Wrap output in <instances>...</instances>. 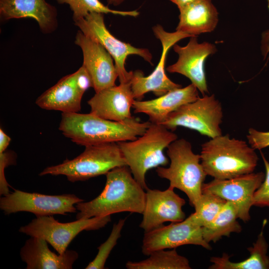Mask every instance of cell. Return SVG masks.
<instances>
[{
	"label": "cell",
	"instance_id": "1",
	"mask_svg": "<svg viewBox=\"0 0 269 269\" xmlns=\"http://www.w3.org/2000/svg\"><path fill=\"white\" fill-rule=\"evenodd\" d=\"M101 193L94 199L76 205V219L103 217L129 212L142 214L146 192L133 176L127 165L117 167L106 174Z\"/></svg>",
	"mask_w": 269,
	"mask_h": 269
},
{
	"label": "cell",
	"instance_id": "2",
	"mask_svg": "<svg viewBox=\"0 0 269 269\" xmlns=\"http://www.w3.org/2000/svg\"><path fill=\"white\" fill-rule=\"evenodd\" d=\"M134 117L125 122L102 118L91 113H62L59 130L73 142L84 146L133 140L142 135L150 125Z\"/></svg>",
	"mask_w": 269,
	"mask_h": 269
},
{
	"label": "cell",
	"instance_id": "3",
	"mask_svg": "<svg viewBox=\"0 0 269 269\" xmlns=\"http://www.w3.org/2000/svg\"><path fill=\"white\" fill-rule=\"evenodd\" d=\"M201 162L207 174L217 179H230L254 172L259 157L246 141L229 134L211 138L202 144Z\"/></svg>",
	"mask_w": 269,
	"mask_h": 269
},
{
	"label": "cell",
	"instance_id": "4",
	"mask_svg": "<svg viewBox=\"0 0 269 269\" xmlns=\"http://www.w3.org/2000/svg\"><path fill=\"white\" fill-rule=\"evenodd\" d=\"M177 137L176 134L162 125L151 123L145 132L136 139L117 142L127 165L144 189L148 188L146 172L168 163L163 151Z\"/></svg>",
	"mask_w": 269,
	"mask_h": 269
},
{
	"label": "cell",
	"instance_id": "5",
	"mask_svg": "<svg viewBox=\"0 0 269 269\" xmlns=\"http://www.w3.org/2000/svg\"><path fill=\"white\" fill-rule=\"evenodd\" d=\"M166 153L170 165L168 167H156L158 176L169 180V186L183 192L194 208L200 199L207 175L200 154L194 153L191 143L184 138L172 142L167 147Z\"/></svg>",
	"mask_w": 269,
	"mask_h": 269
},
{
	"label": "cell",
	"instance_id": "6",
	"mask_svg": "<svg viewBox=\"0 0 269 269\" xmlns=\"http://www.w3.org/2000/svg\"><path fill=\"white\" fill-rule=\"evenodd\" d=\"M124 165L127 164L117 142H108L86 146L76 157L47 167L39 175H63L74 182L106 175L113 168Z\"/></svg>",
	"mask_w": 269,
	"mask_h": 269
},
{
	"label": "cell",
	"instance_id": "7",
	"mask_svg": "<svg viewBox=\"0 0 269 269\" xmlns=\"http://www.w3.org/2000/svg\"><path fill=\"white\" fill-rule=\"evenodd\" d=\"M223 116L221 104L215 95H204L180 107L161 125L172 132L178 127L188 128L211 138L222 134Z\"/></svg>",
	"mask_w": 269,
	"mask_h": 269
},
{
	"label": "cell",
	"instance_id": "8",
	"mask_svg": "<svg viewBox=\"0 0 269 269\" xmlns=\"http://www.w3.org/2000/svg\"><path fill=\"white\" fill-rule=\"evenodd\" d=\"M74 24L85 35L100 43L113 57L120 83L131 82L133 71L125 68L127 57L136 55L152 64V56L148 49L137 48L115 37L107 29L104 21V14L91 12L84 18L73 21Z\"/></svg>",
	"mask_w": 269,
	"mask_h": 269
},
{
	"label": "cell",
	"instance_id": "9",
	"mask_svg": "<svg viewBox=\"0 0 269 269\" xmlns=\"http://www.w3.org/2000/svg\"><path fill=\"white\" fill-rule=\"evenodd\" d=\"M111 215L77 219L61 223L52 216L36 217L19 232L30 237L45 240L59 254H64L71 241L83 231H91L105 227L111 221Z\"/></svg>",
	"mask_w": 269,
	"mask_h": 269
},
{
	"label": "cell",
	"instance_id": "10",
	"mask_svg": "<svg viewBox=\"0 0 269 269\" xmlns=\"http://www.w3.org/2000/svg\"><path fill=\"white\" fill-rule=\"evenodd\" d=\"M83 201L74 194L50 195L14 190L0 198V208L6 215L28 212L36 217L67 215L75 213L76 205Z\"/></svg>",
	"mask_w": 269,
	"mask_h": 269
},
{
	"label": "cell",
	"instance_id": "11",
	"mask_svg": "<svg viewBox=\"0 0 269 269\" xmlns=\"http://www.w3.org/2000/svg\"><path fill=\"white\" fill-rule=\"evenodd\" d=\"M152 30L161 43L162 52L158 64L149 75L144 76L143 72L139 70L133 71L131 88L136 100H141L144 94L149 92L159 97L171 90L181 87L180 85L172 81L166 74L165 64L166 56L169 49L177 42L192 36L178 31L167 32L159 24L154 26Z\"/></svg>",
	"mask_w": 269,
	"mask_h": 269
},
{
	"label": "cell",
	"instance_id": "12",
	"mask_svg": "<svg viewBox=\"0 0 269 269\" xmlns=\"http://www.w3.org/2000/svg\"><path fill=\"white\" fill-rule=\"evenodd\" d=\"M185 245L200 246L211 250L209 243L204 240L202 227L195 221L191 214L179 222L162 225L145 232L142 241L141 252L149 256L152 253L167 249H175Z\"/></svg>",
	"mask_w": 269,
	"mask_h": 269
},
{
	"label": "cell",
	"instance_id": "13",
	"mask_svg": "<svg viewBox=\"0 0 269 269\" xmlns=\"http://www.w3.org/2000/svg\"><path fill=\"white\" fill-rule=\"evenodd\" d=\"M92 87L91 78L82 65L74 73L61 78L36 100L40 108L62 113H78L84 93Z\"/></svg>",
	"mask_w": 269,
	"mask_h": 269
},
{
	"label": "cell",
	"instance_id": "14",
	"mask_svg": "<svg viewBox=\"0 0 269 269\" xmlns=\"http://www.w3.org/2000/svg\"><path fill=\"white\" fill-rule=\"evenodd\" d=\"M265 177L263 172H252L227 179H214L203 183L202 192L216 194L237 208L238 218L244 222L251 219L250 211L253 206V198Z\"/></svg>",
	"mask_w": 269,
	"mask_h": 269
},
{
	"label": "cell",
	"instance_id": "15",
	"mask_svg": "<svg viewBox=\"0 0 269 269\" xmlns=\"http://www.w3.org/2000/svg\"><path fill=\"white\" fill-rule=\"evenodd\" d=\"M74 43L81 49L82 66L91 78L95 93L116 85L118 73L114 59L108 51L80 30L76 33Z\"/></svg>",
	"mask_w": 269,
	"mask_h": 269
},
{
	"label": "cell",
	"instance_id": "16",
	"mask_svg": "<svg viewBox=\"0 0 269 269\" xmlns=\"http://www.w3.org/2000/svg\"><path fill=\"white\" fill-rule=\"evenodd\" d=\"M171 186L165 190H146L143 217L139 227L145 232L157 228L166 222H179L185 219L182 207L185 200L174 191Z\"/></svg>",
	"mask_w": 269,
	"mask_h": 269
},
{
	"label": "cell",
	"instance_id": "17",
	"mask_svg": "<svg viewBox=\"0 0 269 269\" xmlns=\"http://www.w3.org/2000/svg\"><path fill=\"white\" fill-rule=\"evenodd\" d=\"M174 51L178 55L177 61L166 68L169 73H177L188 78L203 95L208 93L204 63L206 58L217 51L216 46L208 42L198 43L197 36L190 37L185 46L175 44Z\"/></svg>",
	"mask_w": 269,
	"mask_h": 269
},
{
	"label": "cell",
	"instance_id": "18",
	"mask_svg": "<svg viewBox=\"0 0 269 269\" xmlns=\"http://www.w3.org/2000/svg\"><path fill=\"white\" fill-rule=\"evenodd\" d=\"M134 100L129 82L95 93L87 103L90 113L106 120L125 122L133 118L131 110Z\"/></svg>",
	"mask_w": 269,
	"mask_h": 269
},
{
	"label": "cell",
	"instance_id": "19",
	"mask_svg": "<svg viewBox=\"0 0 269 269\" xmlns=\"http://www.w3.org/2000/svg\"><path fill=\"white\" fill-rule=\"evenodd\" d=\"M57 8L46 0H0V19L32 18L38 23L41 31L50 34L57 28Z\"/></svg>",
	"mask_w": 269,
	"mask_h": 269
},
{
	"label": "cell",
	"instance_id": "20",
	"mask_svg": "<svg viewBox=\"0 0 269 269\" xmlns=\"http://www.w3.org/2000/svg\"><path fill=\"white\" fill-rule=\"evenodd\" d=\"M199 98L198 90L191 83L185 87L171 90L154 99L135 100L132 108L134 113L147 115L151 123L162 124L170 114L181 106L192 102Z\"/></svg>",
	"mask_w": 269,
	"mask_h": 269
},
{
	"label": "cell",
	"instance_id": "21",
	"mask_svg": "<svg viewBox=\"0 0 269 269\" xmlns=\"http://www.w3.org/2000/svg\"><path fill=\"white\" fill-rule=\"evenodd\" d=\"M45 240L31 237L21 248L20 255L27 269H71L78 258L75 251L56 254L49 249Z\"/></svg>",
	"mask_w": 269,
	"mask_h": 269
},
{
	"label": "cell",
	"instance_id": "22",
	"mask_svg": "<svg viewBox=\"0 0 269 269\" xmlns=\"http://www.w3.org/2000/svg\"><path fill=\"white\" fill-rule=\"evenodd\" d=\"M179 10L176 31L191 36L213 31L218 22V12L211 0H195Z\"/></svg>",
	"mask_w": 269,
	"mask_h": 269
},
{
	"label": "cell",
	"instance_id": "23",
	"mask_svg": "<svg viewBox=\"0 0 269 269\" xmlns=\"http://www.w3.org/2000/svg\"><path fill=\"white\" fill-rule=\"evenodd\" d=\"M267 220H264L261 231L258 235L256 241L253 246L247 248L250 256L239 262L230 261L229 256L223 254L222 257H214L210 259L212 264L211 269H269V257L268 256V244L264 236V229Z\"/></svg>",
	"mask_w": 269,
	"mask_h": 269
},
{
	"label": "cell",
	"instance_id": "24",
	"mask_svg": "<svg viewBox=\"0 0 269 269\" xmlns=\"http://www.w3.org/2000/svg\"><path fill=\"white\" fill-rule=\"evenodd\" d=\"M238 209L236 205L227 201L225 206L209 224L202 227L204 240L207 243L216 242L223 236L229 237L232 233H240L242 228L237 221Z\"/></svg>",
	"mask_w": 269,
	"mask_h": 269
},
{
	"label": "cell",
	"instance_id": "25",
	"mask_svg": "<svg viewBox=\"0 0 269 269\" xmlns=\"http://www.w3.org/2000/svg\"><path fill=\"white\" fill-rule=\"evenodd\" d=\"M147 259L139 262H128V269H190L188 259L180 255L175 249L155 251Z\"/></svg>",
	"mask_w": 269,
	"mask_h": 269
},
{
	"label": "cell",
	"instance_id": "26",
	"mask_svg": "<svg viewBox=\"0 0 269 269\" xmlns=\"http://www.w3.org/2000/svg\"><path fill=\"white\" fill-rule=\"evenodd\" d=\"M59 4H67L73 12V21L84 18L91 12L136 17L139 12L136 10L121 11L114 10L104 4L100 0H55Z\"/></svg>",
	"mask_w": 269,
	"mask_h": 269
},
{
	"label": "cell",
	"instance_id": "27",
	"mask_svg": "<svg viewBox=\"0 0 269 269\" xmlns=\"http://www.w3.org/2000/svg\"><path fill=\"white\" fill-rule=\"evenodd\" d=\"M227 201L210 192H202L192 213L196 223L201 227L210 223L223 209Z\"/></svg>",
	"mask_w": 269,
	"mask_h": 269
},
{
	"label": "cell",
	"instance_id": "28",
	"mask_svg": "<svg viewBox=\"0 0 269 269\" xmlns=\"http://www.w3.org/2000/svg\"><path fill=\"white\" fill-rule=\"evenodd\" d=\"M126 219H120L114 224L111 233L107 240L98 247V253L95 259L86 267L87 269H103L112 249L121 236V231Z\"/></svg>",
	"mask_w": 269,
	"mask_h": 269
},
{
	"label": "cell",
	"instance_id": "29",
	"mask_svg": "<svg viewBox=\"0 0 269 269\" xmlns=\"http://www.w3.org/2000/svg\"><path fill=\"white\" fill-rule=\"evenodd\" d=\"M260 151L266 170L265 177L254 194L253 205L259 207L269 208V161L263 152L261 150Z\"/></svg>",
	"mask_w": 269,
	"mask_h": 269
},
{
	"label": "cell",
	"instance_id": "30",
	"mask_svg": "<svg viewBox=\"0 0 269 269\" xmlns=\"http://www.w3.org/2000/svg\"><path fill=\"white\" fill-rule=\"evenodd\" d=\"M14 154L9 151H4L0 153V194L5 195L9 193L8 187L10 186L6 181L4 170L8 165L14 163Z\"/></svg>",
	"mask_w": 269,
	"mask_h": 269
},
{
	"label": "cell",
	"instance_id": "31",
	"mask_svg": "<svg viewBox=\"0 0 269 269\" xmlns=\"http://www.w3.org/2000/svg\"><path fill=\"white\" fill-rule=\"evenodd\" d=\"M247 137L250 145L255 150H261L269 146V132H262L250 128Z\"/></svg>",
	"mask_w": 269,
	"mask_h": 269
},
{
	"label": "cell",
	"instance_id": "32",
	"mask_svg": "<svg viewBox=\"0 0 269 269\" xmlns=\"http://www.w3.org/2000/svg\"><path fill=\"white\" fill-rule=\"evenodd\" d=\"M261 49L264 59L269 58V29L262 33Z\"/></svg>",
	"mask_w": 269,
	"mask_h": 269
},
{
	"label": "cell",
	"instance_id": "33",
	"mask_svg": "<svg viewBox=\"0 0 269 269\" xmlns=\"http://www.w3.org/2000/svg\"><path fill=\"white\" fill-rule=\"evenodd\" d=\"M11 138L2 130L0 129V153L5 151L9 145Z\"/></svg>",
	"mask_w": 269,
	"mask_h": 269
},
{
	"label": "cell",
	"instance_id": "34",
	"mask_svg": "<svg viewBox=\"0 0 269 269\" xmlns=\"http://www.w3.org/2000/svg\"><path fill=\"white\" fill-rule=\"evenodd\" d=\"M171 2L175 4L178 9L182 8L189 3L193 2L195 0H170Z\"/></svg>",
	"mask_w": 269,
	"mask_h": 269
},
{
	"label": "cell",
	"instance_id": "35",
	"mask_svg": "<svg viewBox=\"0 0 269 269\" xmlns=\"http://www.w3.org/2000/svg\"><path fill=\"white\" fill-rule=\"evenodd\" d=\"M126 0H107L108 5L118 6L124 2Z\"/></svg>",
	"mask_w": 269,
	"mask_h": 269
},
{
	"label": "cell",
	"instance_id": "36",
	"mask_svg": "<svg viewBox=\"0 0 269 269\" xmlns=\"http://www.w3.org/2000/svg\"><path fill=\"white\" fill-rule=\"evenodd\" d=\"M268 7H269V0H268Z\"/></svg>",
	"mask_w": 269,
	"mask_h": 269
}]
</instances>
